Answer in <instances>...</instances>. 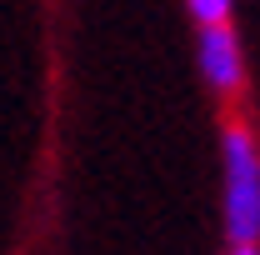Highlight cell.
I'll use <instances>...</instances> for the list:
<instances>
[{
	"label": "cell",
	"mask_w": 260,
	"mask_h": 255,
	"mask_svg": "<svg viewBox=\"0 0 260 255\" xmlns=\"http://www.w3.org/2000/svg\"><path fill=\"white\" fill-rule=\"evenodd\" d=\"M225 165V235L230 245H260V145L250 125L230 120L220 130Z\"/></svg>",
	"instance_id": "obj_1"
},
{
	"label": "cell",
	"mask_w": 260,
	"mask_h": 255,
	"mask_svg": "<svg viewBox=\"0 0 260 255\" xmlns=\"http://www.w3.org/2000/svg\"><path fill=\"white\" fill-rule=\"evenodd\" d=\"M195 65L210 80V90L240 95V85H245V50H240V40H235L230 25H215V30L195 35Z\"/></svg>",
	"instance_id": "obj_2"
},
{
	"label": "cell",
	"mask_w": 260,
	"mask_h": 255,
	"mask_svg": "<svg viewBox=\"0 0 260 255\" xmlns=\"http://www.w3.org/2000/svg\"><path fill=\"white\" fill-rule=\"evenodd\" d=\"M185 10H190V20L200 30H215V25H230L235 0H185Z\"/></svg>",
	"instance_id": "obj_3"
},
{
	"label": "cell",
	"mask_w": 260,
	"mask_h": 255,
	"mask_svg": "<svg viewBox=\"0 0 260 255\" xmlns=\"http://www.w3.org/2000/svg\"><path fill=\"white\" fill-rule=\"evenodd\" d=\"M230 255H260V245H230Z\"/></svg>",
	"instance_id": "obj_4"
}]
</instances>
